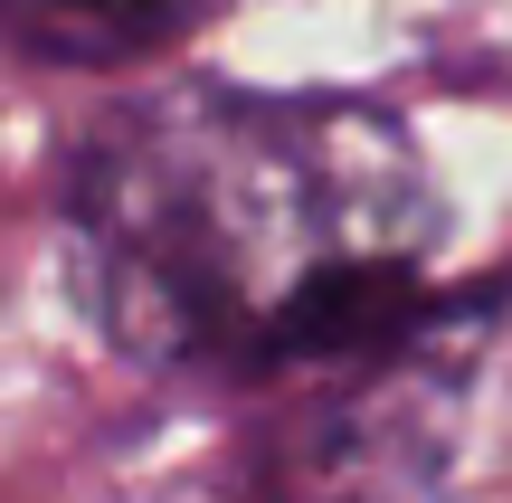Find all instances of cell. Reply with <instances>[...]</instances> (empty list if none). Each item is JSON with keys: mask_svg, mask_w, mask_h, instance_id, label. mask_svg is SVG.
<instances>
[{"mask_svg": "<svg viewBox=\"0 0 512 503\" xmlns=\"http://www.w3.org/2000/svg\"><path fill=\"white\" fill-rule=\"evenodd\" d=\"M38 19H57V29H95V38H143L162 29L181 0H29Z\"/></svg>", "mask_w": 512, "mask_h": 503, "instance_id": "cell-2", "label": "cell"}, {"mask_svg": "<svg viewBox=\"0 0 512 503\" xmlns=\"http://www.w3.org/2000/svg\"><path fill=\"white\" fill-rule=\"evenodd\" d=\"M105 323L162 361H285L408 314L437 200L389 124L162 105L76 181Z\"/></svg>", "mask_w": 512, "mask_h": 503, "instance_id": "cell-1", "label": "cell"}]
</instances>
